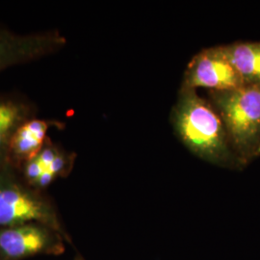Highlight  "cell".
I'll list each match as a JSON object with an SVG mask.
<instances>
[{"mask_svg":"<svg viewBox=\"0 0 260 260\" xmlns=\"http://www.w3.org/2000/svg\"><path fill=\"white\" fill-rule=\"evenodd\" d=\"M178 139L198 157L216 166L242 169L247 164L234 151L223 121L197 90L180 88L171 111Z\"/></svg>","mask_w":260,"mask_h":260,"instance_id":"cell-1","label":"cell"},{"mask_svg":"<svg viewBox=\"0 0 260 260\" xmlns=\"http://www.w3.org/2000/svg\"><path fill=\"white\" fill-rule=\"evenodd\" d=\"M236 154L248 164L260 147V83L226 91H208Z\"/></svg>","mask_w":260,"mask_h":260,"instance_id":"cell-2","label":"cell"},{"mask_svg":"<svg viewBox=\"0 0 260 260\" xmlns=\"http://www.w3.org/2000/svg\"><path fill=\"white\" fill-rule=\"evenodd\" d=\"M27 223H43L70 241L51 200L29 185L19 170L7 164L0 167V228Z\"/></svg>","mask_w":260,"mask_h":260,"instance_id":"cell-3","label":"cell"},{"mask_svg":"<svg viewBox=\"0 0 260 260\" xmlns=\"http://www.w3.org/2000/svg\"><path fill=\"white\" fill-rule=\"evenodd\" d=\"M67 45L58 30L18 33L0 25V73L53 55Z\"/></svg>","mask_w":260,"mask_h":260,"instance_id":"cell-4","label":"cell"},{"mask_svg":"<svg viewBox=\"0 0 260 260\" xmlns=\"http://www.w3.org/2000/svg\"><path fill=\"white\" fill-rule=\"evenodd\" d=\"M66 238L40 223L0 228V260H23L38 254H61ZM67 241V240H66Z\"/></svg>","mask_w":260,"mask_h":260,"instance_id":"cell-5","label":"cell"},{"mask_svg":"<svg viewBox=\"0 0 260 260\" xmlns=\"http://www.w3.org/2000/svg\"><path fill=\"white\" fill-rule=\"evenodd\" d=\"M244 85L241 76L231 63L223 46H219L203 49L191 59L186 68L180 88L226 91Z\"/></svg>","mask_w":260,"mask_h":260,"instance_id":"cell-6","label":"cell"},{"mask_svg":"<svg viewBox=\"0 0 260 260\" xmlns=\"http://www.w3.org/2000/svg\"><path fill=\"white\" fill-rule=\"evenodd\" d=\"M62 123L52 119L35 116L22 122L13 135L9 147L8 162L19 170L24 163L33 159L45 147L48 133L52 128H61Z\"/></svg>","mask_w":260,"mask_h":260,"instance_id":"cell-7","label":"cell"},{"mask_svg":"<svg viewBox=\"0 0 260 260\" xmlns=\"http://www.w3.org/2000/svg\"><path fill=\"white\" fill-rule=\"evenodd\" d=\"M37 105L16 92H0V167L8 162L10 143L19 125L38 116Z\"/></svg>","mask_w":260,"mask_h":260,"instance_id":"cell-8","label":"cell"},{"mask_svg":"<svg viewBox=\"0 0 260 260\" xmlns=\"http://www.w3.org/2000/svg\"><path fill=\"white\" fill-rule=\"evenodd\" d=\"M223 48L245 85L260 83V42L234 43Z\"/></svg>","mask_w":260,"mask_h":260,"instance_id":"cell-9","label":"cell"},{"mask_svg":"<svg viewBox=\"0 0 260 260\" xmlns=\"http://www.w3.org/2000/svg\"><path fill=\"white\" fill-rule=\"evenodd\" d=\"M34 158L42 169V174L47 173L57 179L70 175L75 165L76 154L49 138L45 147Z\"/></svg>","mask_w":260,"mask_h":260,"instance_id":"cell-10","label":"cell"},{"mask_svg":"<svg viewBox=\"0 0 260 260\" xmlns=\"http://www.w3.org/2000/svg\"><path fill=\"white\" fill-rule=\"evenodd\" d=\"M258 156H260V147L258 150H257V153H256V157H258Z\"/></svg>","mask_w":260,"mask_h":260,"instance_id":"cell-11","label":"cell"}]
</instances>
